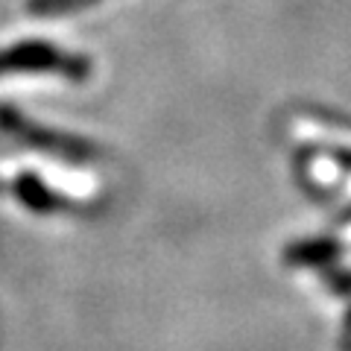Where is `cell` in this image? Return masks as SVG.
Here are the masks:
<instances>
[{"label":"cell","mask_w":351,"mask_h":351,"mask_svg":"<svg viewBox=\"0 0 351 351\" xmlns=\"http://www.w3.org/2000/svg\"><path fill=\"white\" fill-rule=\"evenodd\" d=\"M64 73V76H85L88 64L80 56H68V53L56 50L53 44L29 41V44H15L12 50L0 53V73Z\"/></svg>","instance_id":"6da1fadb"},{"label":"cell","mask_w":351,"mask_h":351,"mask_svg":"<svg viewBox=\"0 0 351 351\" xmlns=\"http://www.w3.org/2000/svg\"><path fill=\"white\" fill-rule=\"evenodd\" d=\"M94 0H29V12L36 15H59V12H73V9H82Z\"/></svg>","instance_id":"7a4b0ae2"}]
</instances>
